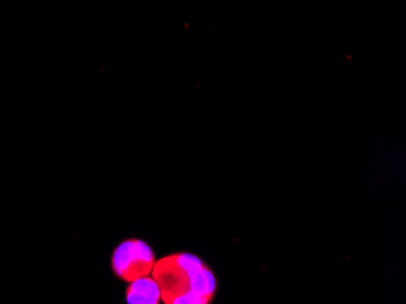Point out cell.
<instances>
[{
    "mask_svg": "<svg viewBox=\"0 0 406 304\" xmlns=\"http://www.w3.org/2000/svg\"><path fill=\"white\" fill-rule=\"evenodd\" d=\"M171 263L176 266V269L183 271L184 274L203 267V263H202L200 258L191 255V253H180V255L171 257Z\"/></svg>",
    "mask_w": 406,
    "mask_h": 304,
    "instance_id": "cell-4",
    "label": "cell"
},
{
    "mask_svg": "<svg viewBox=\"0 0 406 304\" xmlns=\"http://www.w3.org/2000/svg\"><path fill=\"white\" fill-rule=\"evenodd\" d=\"M155 256L151 247L142 240H127L115 250L113 271L126 280L133 281L151 271Z\"/></svg>",
    "mask_w": 406,
    "mask_h": 304,
    "instance_id": "cell-1",
    "label": "cell"
},
{
    "mask_svg": "<svg viewBox=\"0 0 406 304\" xmlns=\"http://www.w3.org/2000/svg\"><path fill=\"white\" fill-rule=\"evenodd\" d=\"M162 297L158 281L144 276L134 279L127 292V303L157 304Z\"/></svg>",
    "mask_w": 406,
    "mask_h": 304,
    "instance_id": "cell-2",
    "label": "cell"
},
{
    "mask_svg": "<svg viewBox=\"0 0 406 304\" xmlns=\"http://www.w3.org/2000/svg\"><path fill=\"white\" fill-rule=\"evenodd\" d=\"M208 302H210V300L196 295L190 290L184 291L179 295L171 297V300H169V303L171 304H206Z\"/></svg>",
    "mask_w": 406,
    "mask_h": 304,
    "instance_id": "cell-5",
    "label": "cell"
},
{
    "mask_svg": "<svg viewBox=\"0 0 406 304\" xmlns=\"http://www.w3.org/2000/svg\"><path fill=\"white\" fill-rule=\"evenodd\" d=\"M187 290L192 291L196 295L211 300L217 289L216 276H213L208 268L201 267L198 269L186 273Z\"/></svg>",
    "mask_w": 406,
    "mask_h": 304,
    "instance_id": "cell-3",
    "label": "cell"
}]
</instances>
